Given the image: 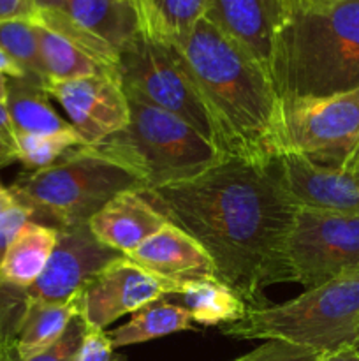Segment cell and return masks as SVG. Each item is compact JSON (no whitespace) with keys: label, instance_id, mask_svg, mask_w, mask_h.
Returning <instances> with one entry per match:
<instances>
[{"label":"cell","instance_id":"obj_30","mask_svg":"<svg viewBox=\"0 0 359 361\" xmlns=\"http://www.w3.org/2000/svg\"><path fill=\"white\" fill-rule=\"evenodd\" d=\"M28 221H32V210L21 203L0 215V263H2L7 247L11 245L14 236Z\"/></svg>","mask_w":359,"mask_h":361},{"label":"cell","instance_id":"obj_33","mask_svg":"<svg viewBox=\"0 0 359 361\" xmlns=\"http://www.w3.org/2000/svg\"><path fill=\"white\" fill-rule=\"evenodd\" d=\"M13 353H14L13 337H11L6 316H4L2 309H0V361H7Z\"/></svg>","mask_w":359,"mask_h":361},{"label":"cell","instance_id":"obj_12","mask_svg":"<svg viewBox=\"0 0 359 361\" xmlns=\"http://www.w3.org/2000/svg\"><path fill=\"white\" fill-rule=\"evenodd\" d=\"M44 90L65 109L70 126L88 147L122 130L129 122V102L116 78H80L48 83Z\"/></svg>","mask_w":359,"mask_h":361},{"label":"cell","instance_id":"obj_14","mask_svg":"<svg viewBox=\"0 0 359 361\" xmlns=\"http://www.w3.org/2000/svg\"><path fill=\"white\" fill-rule=\"evenodd\" d=\"M284 16L282 0H206L203 18L231 39L271 80L275 37Z\"/></svg>","mask_w":359,"mask_h":361},{"label":"cell","instance_id":"obj_11","mask_svg":"<svg viewBox=\"0 0 359 361\" xmlns=\"http://www.w3.org/2000/svg\"><path fill=\"white\" fill-rule=\"evenodd\" d=\"M172 286L148 274L125 256L113 261L83 288V319L88 328L104 330L125 314L169 296Z\"/></svg>","mask_w":359,"mask_h":361},{"label":"cell","instance_id":"obj_18","mask_svg":"<svg viewBox=\"0 0 359 361\" xmlns=\"http://www.w3.org/2000/svg\"><path fill=\"white\" fill-rule=\"evenodd\" d=\"M58 238V229L28 221L18 231L0 263V281L14 288H30L44 271Z\"/></svg>","mask_w":359,"mask_h":361},{"label":"cell","instance_id":"obj_2","mask_svg":"<svg viewBox=\"0 0 359 361\" xmlns=\"http://www.w3.org/2000/svg\"><path fill=\"white\" fill-rule=\"evenodd\" d=\"M171 44L213 122L220 154L277 161L280 99L267 74L204 18Z\"/></svg>","mask_w":359,"mask_h":361},{"label":"cell","instance_id":"obj_28","mask_svg":"<svg viewBox=\"0 0 359 361\" xmlns=\"http://www.w3.org/2000/svg\"><path fill=\"white\" fill-rule=\"evenodd\" d=\"M324 353L282 341H264L263 345L231 361H317Z\"/></svg>","mask_w":359,"mask_h":361},{"label":"cell","instance_id":"obj_21","mask_svg":"<svg viewBox=\"0 0 359 361\" xmlns=\"http://www.w3.org/2000/svg\"><path fill=\"white\" fill-rule=\"evenodd\" d=\"M48 92L28 78H7L6 108L16 134H55L70 129L49 102Z\"/></svg>","mask_w":359,"mask_h":361},{"label":"cell","instance_id":"obj_22","mask_svg":"<svg viewBox=\"0 0 359 361\" xmlns=\"http://www.w3.org/2000/svg\"><path fill=\"white\" fill-rule=\"evenodd\" d=\"M194 330V321L185 307L160 298L148 303L132 314L129 323L108 330L109 342L115 349L162 338L165 335Z\"/></svg>","mask_w":359,"mask_h":361},{"label":"cell","instance_id":"obj_39","mask_svg":"<svg viewBox=\"0 0 359 361\" xmlns=\"http://www.w3.org/2000/svg\"><path fill=\"white\" fill-rule=\"evenodd\" d=\"M7 97V76L0 73V102H6Z\"/></svg>","mask_w":359,"mask_h":361},{"label":"cell","instance_id":"obj_8","mask_svg":"<svg viewBox=\"0 0 359 361\" xmlns=\"http://www.w3.org/2000/svg\"><path fill=\"white\" fill-rule=\"evenodd\" d=\"M278 147L326 168H351L359 152V88L331 97L280 101Z\"/></svg>","mask_w":359,"mask_h":361},{"label":"cell","instance_id":"obj_7","mask_svg":"<svg viewBox=\"0 0 359 361\" xmlns=\"http://www.w3.org/2000/svg\"><path fill=\"white\" fill-rule=\"evenodd\" d=\"M118 78L125 94L176 115L220 152L213 122L171 42L139 32L118 51Z\"/></svg>","mask_w":359,"mask_h":361},{"label":"cell","instance_id":"obj_37","mask_svg":"<svg viewBox=\"0 0 359 361\" xmlns=\"http://www.w3.org/2000/svg\"><path fill=\"white\" fill-rule=\"evenodd\" d=\"M18 204V200L14 197L13 190L7 189V187H4L2 183H0V215L6 214L7 210H11L13 207H16Z\"/></svg>","mask_w":359,"mask_h":361},{"label":"cell","instance_id":"obj_35","mask_svg":"<svg viewBox=\"0 0 359 361\" xmlns=\"http://www.w3.org/2000/svg\"><path fill=\"white\" fill-rule=\"evenodd\" d=\"M0 73L7 78H25L23 71L13 62V59L2 48H0Z\"/></svg>","mask_w":359,"mask_h":361},{"label":"cell","instance_id":"obj_26","mask_svg":"<svg viewBox=\"0 0 359 361\" xmlns=\"http://www.w3.org/2000/svg\"><path fill=\"white\" fill-rule=\"evenodd\" d=\"M18 161L30 171L58 162L73 148L87 145L74 127L55 134H16Z\"/></svg>","mask_w":359,"mask_h":361},{"label":"cell","instance_id":"obj_24","mask_svg":"<svg viewBox=\"0 0 359 361\" xmlns=\"http://www.w3.org/2000/svg\"><path fill=\"white\" fill-rule=\"evenodd\" d=\"M139 14L141 30L164 42L187 37L204 16L206 0H132Z\"/></svg>","mask_w":359,"mask_h":361},{"label":"cell","instance_id":"obj_27","mask_svg":"<svg viewBox=\"0 0 359 361\" xmlns=\"http://www.w3.org/2000/svg\"><path fill=\"white\" fill-rule=\"evenodd\" d=\"M87 323H84L83 316H77L70 321V324L67 326L65 334L55 342L49 349H46L41 355L34 356L30 360L25 361H76L77 353H80L81 344L84 341V335H87ZM7 361H21L18 360L16 351L9 356Z\"/></svg>","mask_w":359,"mask_h":361},{"label":"cell","instance_id":"obj_38","mask_svg":"<svg viewBox=\"0 0 359 361\" xmlns=\"http://www.w3.org/2000/svg\"><path fill=\"white\" fill-rule=\"evenodd\" d=\"M317 2H326V0H282V4H284L285 11L296 9V7L310 6V4H317Z\"/></svg>","mask_w":359,"mask_h":361},{"label":"cell","instance_id":"obj_20","mask_svg":"<svg viewBox=\"0 0 359 361\" xmlns=\"http://www.w3.org/2000/svg\"><path fill=\"white\" fill-rule=\"evenodd\" d=\"M172 298L182 300L180 305L189 310L194 323L201 326H225L243 319L250 307L217 277L182 282L175 286Z\"/></svg>","mask_w":359,"mask_h":361},{"label":"cell","instance_id":"obj_15","mask_svg":"<svg viewBox=\"0 0 359 361\" xmlns=\"http://www.w3.org/2000/svg\"><path fill=\"white\" fill-rule=\"evenodd\" d=\"M125 257L148 274L169 282L172 291L182 282L215 277V264L206 250L169 222Z\"/></svg>","mask_w":359,"mask_h":361},{"label":"cell","instance_id":"obj_25","mask_svg":"<svg viewBox=\"0 0 359 361\" xmlns=\"http://www.w3.org/2000/svg\"><path fill=\"white\" fill-rule=\"evenodd\" d=\"M0 48L23 71L25 78L35 81L41 87L48 85L41 53H39V42L34 21H0Z\"/></svg>","mask_w":359,"mask_h":361},{"label":"cell","instance_id":"obj_4","mask_svg":"<svg viewBox=\"0 0 359 361\" xmlns=\"http://www.w3.org/2000/svg\"><path fill=\"white\" fill-rule=\"evenodd\" d=\"M125 95L129 102L127 126L92 148L134 173L141 190L196 178L225 159L182 118L134 95Z\"/></svg>","mask_w":359,"mask_h":361},{"label":"cell","instance_id":"obj_13","mask_svg":"<svg viewBox=\"0 0 359 361\" xmlns=\"http://www.w3.org/2000/svg\"><path fill=\"white\" fill-rule=\"evenodd\" d=\"M280 182L298 208L359 215V171L326 168L296 154L277 159Z\"/></svg>","mask_w":359,"mask_h":361},{"label":"cell","instance_id":"obj_40","mask_svg":"<svg viewBox=\"0 0 359 361\" xmlns=\"http://www.w3.org/2000/svg\"><path fill=\"white\" fill-rule=\"evenodd\" d=\"M351 168L358 169V171H359V152H358V154H355V157H354V161H352Z\"/></svg>","mask_w":359,"mask_h":361},{"label":"cell","instance_id":"obj_5","mask_svg":"<svg viewBox=\"0 0 359 361\" xmlns=\"http://www.w3.org/2000/svg\"><path fill=\"white\" fill-rule=\"evenodd\" d=\"M238 341H282L331 353L354 345L359 334V271L341 275L278 305L250 307L246 316L222 326Z\"/></svg>","mask_w":359,"mask_h":361},{"label":"cell","instance_id":"obj_10","mask_svg":"<svg viewBox=\"0 0 359 361\" xmlns=\"http://www.w3.org/2000/svg\"><path fill=\"white\" fill-rule=\"evenodd\" d=\"M58 229V238L44 271L23 289L27 303H63L80 293L113 261L123 257L99 242L88 224Z\"/></svg>","mask_w":359,"mask_h":361},{"label":"cell","instance_id":"obj_16","mask_svg":"<svg viewBox=\"0 0 359 361\" xmlns=\"http://www.w3.org/2000/svg\"><path fill=\"white\" fill-rule=\"evenodd\" d=\"M168 224L139 190H125L113 197L88 222L95 238L116 252L129 256L141 243Z\"/></svg>","mask_w":359,"mask_h":361},{"label":"cell","instance_id":"obj_32","mask_svg":"<svg viewBox=\"0 0 359 361\" xmlns=\"http://www.w3.org/2000/svg\"><path fill=\"white\" fill-rule=\"evenodd\" d=\"M37 16L34 0H0V21L30 20Z\"/></svg>","mask_w":359,"mask_h":361},{"label":"cell","instance_id":"obj_19","mask_svg":"<svg viewBox=\"0 0 359 361\" xmlns=\"http://www.w3.org/2000/svg\"><path fill=\"white\" fill-rule=\"evenodd\" d=\"M77 316H83V289L63 303H27L14 344L18 360H30L51 348Z\"/></svg>","mask_w":359,"mask_h":361},{"label":"cell","instance_id":"obj_41","mask_svg":"<svg viewBox=\"0 0 359 361\" xmlns=\"http://www.w3.org/2000/svg\"><path fill=\"white\" fill-rule=\"evenodd\" d=\"M354 348L359 351V334H358V338H355V342H354Z\"/></svg>","mask_w":359,"mask_h":361},{"label":"cell","instance_id":"obj_31","mask_svg":"<svg viewBox=\"0 0 359 361\" xmlns=\"http://www.w3.org/2000/svg\"><path fill=\"white\" fill-rule=\"evenodd\" d=\"M18 161V137L9 113L4 102H0V169Z\"/></svg>","mask_w":359,"mask_h":361},{"label":"cell","instance_id":"obj_34","mask_svg":"<svg viewBox=\"0 0 359 361\" xmlns=\"http://www.w3.org/2000/svg\"><path fill=\"white\" fill-rule=\"evenodd\" d=\"M317 361H359V351L354 345H345L336 351L324 353Z\"/></svg>","mask_w":359,"mask_h":361},{"label":"cell","instance_id":"obj_23","mask_svg":"<svg viewBox=\"0 0 359 361\" xmlns=\"http://www.w3.org/2000/svg\"><path fill=\"white\" fill-rule=\"evenodd\" d=\"M34 25L35 34H37L39 53H41L48 83H60V81L80 80V78L90 76L116 78L106 67H102L97 60L92 59L87 51H83L80 46L67 41L56 32L49 30L44 25Z\"/></svg>","mask_w":359,"mask_h":361},{"label":"cell","instance_id":"obj_36","mask_svg":"<svg viewBox=\"0 0 359 361\" xmlns=\"http://www.w3.org/2000/svg\"><path fill=\"white\" fill-rule=\"evenodd\" d=\"M37 13H67L65 0H34Z\"/></svg>","mask_w":359,"mask_h":361},{"label":"cell","instance_id":"obj_17","mask_svg":"<svg viewBox=\"0 0 359 361\" xmlns=\"http://www.w3.org/2000/svg\"><path fill=\"white\" fill-rule=\"evenodd\" d=\"M65 9L81 28L116 53L143 32L132 0H65Z\"/></svg>","mask_w":359,"mask_h":361},{"label":"cell","instance_id":"obj_29","mask_svg":"<svg viewBox=\"0 0 359 361\" xmlns=\"http://www.w3.org/2000/svg\"><path fill=\"white\" fill-rule=\"evenodd\" d=\"M76 361H125L113 348L104 330L88 328Z\"/></svg>","mask_w":359,"mask_h":361},{"label":"cell","instance_id":"obj_3","mask_svg":"<svg viewBox=\"0 0 359 361\" xmlns=\"http://www.w3.org/2000/svg\"><path fill=\"white\" fill-rule=\"evenodd\" d=\"M280 101L331 97L359 88V0L285 11L271 60Z\"/></svg>","mask_w":359,"mask_h":361},{"label":"cell","instance_id":"obj_6","mask_svg":"<svg viewBox=\"0 0 359 361\" xmlns=\"http://www.w3.org/2000/svg\"><path fill=\"white\" fill-rule=\"evenodd\" d=\"M9 189L18 203L30 208L32 221L69 228L88 224L115 196L141 190V182L118 162L83 145L49 168L23 173Z\"/></svg>","mask_w":359,"mask_h":361},{"label":"cell","instance_id":"obj_1","mask_svg":"<svg viewBox=\"0 0 359 361\" xmlns=\"http://www.w3.org/2000/svg\"><path fill=\"white\" fill-rule=\"evenodd\" d=\"M139 194L206 250L215 277L245 302H259L267 286L292 282L285 247L299 208L277 161L225 157L196 178Z\"/></svg>","mask_w":359,"mask_h":361},{"label":"cell","instance_id":"obj_9","mask_svg":"<svg viewBox=\"0 0 359 361\" xmlns=\"http://www.w3.org/2000/svg\"><path fill=\"white\" fill-rule=\"evenodd\" d=\"M285 256L292 282L305 289L359 271V215L299 208Z\"/></svg>","mask_w":359,"mask_h":361}]
</instances>
